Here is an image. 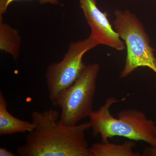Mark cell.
Segmentation results:
<instances>
[{"instance_id":"obj_7","label":"cell","mask_w":156,"mask_h":156,"mask_svg":"<svg viewBox=\"0 0 156 156\" xmlns=\"http://www.w3.org/2000/svg\"><path fill=\"white\" fill-rule=\"evenodd\" d=\"M8 104L4 94L0 92V135H10L17 133H28L34 128L32 122L17 119L10 113Z\"/></svg>"},{"instance_id":"obj_6","label":"cell","mask_w":156,"mask_h":156,"mask_svg":"<svg viewBox=\"0 0 156 156\" xmlns=\"http://www.w3.org/2000/svg\"><path fill=\"white\" fill-rule=\"evenodd\" d=\"M80 6L91 28L90 36L99 45H106L118 51L126 49L116 31L113 28L106 11L97 7L96 0H80Z\"/></svg>"},{"instance_id":"obj_10","label":"cell","mask_w":156,"mask_h":156,"mask_svg":"<svg viewBox=\"0 0 156 156\" xmlns=\"http://www.w3.org/2000/svg\"><path fill=\"white\" fill-rule=\"evenodd\" d=\"M141 156H156V145H150L143 150Z\"/></svg>"},{"instance_id":"obj_5","label":"cell","mask_w":156,"mask_h":156,"mask_svg":"<svg viewBox=\"0 0 156 156\" xmlns=\"http://www.w3.org/2000/svg\"><path fill=\"white\" fill-rule=\"evenodd\" d=\"M98 45L90 35L83 41L72 42L61 61L48 66L45 78L49 98L52 102L80 77L87 66L83 60L84 54Z\"/></svg>"},{"instance_id":"obj_4","label":"cell","mask_w":156,"mask_h":156,"mask_svg":"<svg viewBox=\"0 0 156 156\" xmlns=\"http://www.w3.org/2000/svg\"><path fill=\"white\" fill-rule=\"evenodd\" d=\"M98 63L86 66L80 77L70 87L57 96L53 105L60 108L58 122L64 126L77 125L81 120L90 116L96 92Z\"/></svg>"},{"instance_id":"obj_12","label":"cell","mask_w":156,"mask_h":156,"mask_svg":"<svg viewBox=\"0 0 156 156\" xmlns=\"http://www.w3.org/2000/svg\"><path fill=\"white\" fill-rule=\"evenodd\" d=\"M8 0H0V22H3V16L6 12Z\"/></svg>"},{"instance_id":"obj_9","label":"cell","mask_w":156,"mask_h":156,"mask_svg":"<svg viewBox=\"0 0 156 156\" xmlns=\"http://www.w3.org/2000/svg\"><path fill=\"white\" fill-rule=\"evenodd\" d=\"M21 37L16 29L3 22H0V50L10 54L14 60L20 56Z\"/></svg>"},{"instance_id":"obj_1","label":"cell","mask_w":156,"mask_h":156,"mask_svg":"<svg viewBox=\"0 0 156 156\" xmlns=\"http://www.w3.org/2000/svg\"><path fill=\"white\" fill-rule=\"evenodd\" d=\"M60 114L49 109L31 113L32 131L27 133L26 142L17 148L20 156H92L86 139L90 122L73 126L58 122Z\"/></svg>"},{"instance_id":"obj_11","label":"cell","mask_w":156,"mask_h":156,"mask_svg":"<svg viewBox=\"0 0 156 156\" xmlns=\"http://www.w3.org/2000/svg\"><path fill=\"white\" fill-rule=\"evenodd\" d=\"M20 1H32V0H8L7 4V7L8 8L9 5L13 2ZM37 1H39L41 4H46L49 3L53 5H57L59 4L58 0H37Z\"/></svg>"},{"instance_id":"obj_13","label":"cell","mask_w":156,"mask_h":156,"mask_svg":"<svg viewBox=\"0 0 156 156\" xmlns=\"http://www.w3.org/2000/svg\"><path fill=\"white\" fill-rule=\"evenodd\" d=\"M15 154L13 152L8 150L5 148H0V156H16Z\"/></svg>"},{"instance_id":"obj_8","label":"cell","mask_w":156,"mask_h":156,"mask_svg":"<svg viewBox=\"0 0 156 156\" xmlns=\"http://www.w3.org/2000/svg\"><path fill=\"white\" fill-rule=\"evenodd\" d=\"M135 143L130 140L122 144L111 143L108 141L97 143L90 147L92 156H140L141 154L135 152Z\"/></svg>"},{"instance_id":"obj_3","label":"cell","mask_w":156,"mask_h":156,"mask_svg":"<svg viewBox=\"0 0 156 156\" xmlns=\"http://www.w3.org/2000/svg\"><path fill=\"white\" fill-rule=\"evenodd\" d=\"M114 14L115 30L127 47L126 64L120 78L126 77L140 67L149 68L156 75V57L142 23L128 10H116Z\"/></svg>"},{"instance_id":"obj_2","label":"cell","mask_w":156,"mask_h":156,"mask_svg":"<svg viewBox=\"0 0 156 156\" xmlns=\"http://www.w3.org/2000/svg\"><path fill=\"white\" fill-rule=\"evenodd\" d=\"M118 101L114 97L108 98L98 110L92 112L89 118L93 136L100 135L102 142L119 136L156 145V123L136 109L123 110L118 113V118H115L110 108Z\"/></svg>"}]
</instances>
